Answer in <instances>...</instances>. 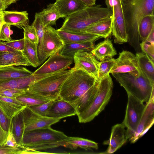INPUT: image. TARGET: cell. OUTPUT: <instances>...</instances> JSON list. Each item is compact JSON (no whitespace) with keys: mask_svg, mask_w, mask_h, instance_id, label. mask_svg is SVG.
<instances>
[{"mask_svg":"<svg viewBox=\"0 0 154 154\" xmlns=\"http://www.w3.org/2000/svg\"><path fill=\"white\" fill-rule=\"evenodd\" d=\"M128 41L136 51L140 48L138 27L140 20L154 15V0H122Z\"/></svg>","mask_w":154,"mask_h":154,"instance_id":"6da1fadb","label":"cell"},{"mask_svg":"<svg viewBox=\"0 0 154 154\" xmlns=\"http://www.w3.org/2000/svg\"><path fill=\"white\" fill-rule=\"evenodd\" d=\"M68 137L63 132L51 127L38 128L24 133L23 145L28 153H38L39 150L60 146L67 148L66 140Z\"/></svg>","mask_w":154,"mask_h":154,"instance_id":"7a4b0ae2","label":"cell"},{"mask_svg":"<svg viewBox=\"0 0 154 154\" xmlns=\"http://www.w3.org/2000/svg\"><path fill=\"white\" fill-rule=\"evenodd\" d=\"M112 74L127 94L143 103L154 99V83L144 75L140 69L134 72Z\"/></svg>","mask_w":154,"mask_h":154,"instance_id":"3957f363","label":"cell"},{"mask_svg":"<svg viewBox=\"0 0 154 154\" xmlns=\"http://www.w3.org/2000/svg\"><path fill=\"white\" fill-rule=\"evenodd\" d=\"M112 11L101 5L87 6L65 18L61 30L81 32L89 26L112 16Z\"/></svg>","mask_w":154,"mask_h":154,"instance_id":"277c9868","label":"cell"},{"mask_svg":"<svg viewBox=\"0 0 154 154\" xmlns=\"http://www.w3.org/2000/svg\"><path fill=\"white\" fill-rule=\"evenodd\" d=\"M72 69L71 74L62 85L59 94L60 98L70 103L80 98L97 80L82 70Z\"/></svg>","mask_w":154,"mask_h":154,"instance_id":"5b68a950","label":"cell"},{"mask_svg":"<svg viewBox=\"0 0 154 154\" xmlns=\"http://www.w3.org/2000/svg\"><path fill=\"white\" fill-rule=\"evenodd\" d=\"M98 91L90 106L77 115L79 122L86 123L93 120L105 108L112 94L113 83L110 75L99 80Z\"/></svg>","mask_w":154,"mask_h":154,"instance_id":"8992f818","label":"cell"},{"mask_svg":"<svg viewBox=\"0 0 154 154\" xmlns=\"http://www.w3.org/2000/svg\"><path fill=\"white\" fill-rule=\"evenodd\" d=\"M72 70V68L52 74L39 80L26 90L45 96H59L62 85Z\"/></svg>","mask_w":154,"mask_h":154,"instance_id":"52a82bcc","label":"cell"},{"mask_svg":"<svg viewBox=\"0 0 154 154\" xmlns=\"http://www.w3.org/2000/svg\"><path fill=\"white\" fill-rule=\"evenodd\" d=\"M64 42L51 25L45 28L43 43L38 54L39 65L51 55L59 52L63 47Z\"/></svg>","mask_w":154,"mask_h":154,"instance_id":"ba28073f","label":"cell"},{"mask_svg":"<svg viewBox=\"0 0 154 154\" xmlns=\"http://www.w3.org/2000/svg\"><path fill=\"white\" fill-rule=\"evenodd\" d=\"M112 33L114 42L122 44L128 42V35L123 12L122 0H112Z\"/></svg>","mask_w":154,"mask_h":154,"instance_id":"9c48e42d","label":"cell"},{"mask_svg":"<svg viewBox=\"0 0 154 154\" xmlns=\"http://www.w3.org/2000/svg\"><path fill=\"white\" fill-rule=\"evenodd\" d=\"M127 95V104L125 117L122 123L128 131L131 138L137 130L146 105L132 96Z\"/></svg>","mask_w":154,"mask_h":154,"instance_id":"30bf717a","label":"cell"},{"mask_svg":"<svg viewBox=\"0 0 154 154\" xmlns=\"http://www.w3.org/2000/svg\"><path fill=\"white\" fill-rule=\"evenodd\" d=\"M73 61L74 57L65 56L58 52L51 55L33 73L49 74L64 71L69 68Z\"/></svg>","mask_w":154,"mask_h":154,"instance_id":"8fae6325","label":"cell"},{"mask_svg":"<svg viewBox=\"0 0 154 154\" xmlns=\"http://www.w3.org/2000/svg\"><path fill=\"white\" fill-rule=\"evenodd\" d=\"M22 112L25 125V133L35 129L50 127L51 125L60 120L39 115L28 106H26Z\"/></svg>","mask_w":154,"mask_h":154,"instance_id":"7c38bea8","label":"cell"},{"mask_svg":"<svg viewBox=\"0 0 154 154\" xmlns=\"http://www.w3.org/2000/svg\"><path fill=\"white\" fill-rule=\"evenodd\" d=\"M75 69H81L87 72L98 80V74L100 62L91 52H79L74 56Z\"/></svg>","mask_w":154,"mask_h":154,"instance_id":"4fadbf2b","label":"cell"},{"mask_svg":"<svg viewBox=\"0 0 154 154\" xmlns=\"http://www.w3.org/2000/svg\"><path fill=\"white\" fill-rule=\"evenodd\" d=\"M139 70L135 55L129 51L123 50L119 53L110 73H128Z\"/></svg>","mask_w":154,"mask_h":154,"instance_id":"5bb4252c","label":"cell"},{"mask_svg":"<svg viewBox=\"0 0 154 154\" xmlns=\"http://www.w3.org/2000/svg\"><path fill=\"white\" fill-rule=\"evenodd\" d=\"M126 128L123 123L117 124L112 127L109 139L104 143V144L109 145L105 153L114 152L130 138V134Z\"/></svg>","mask_w":154,"mask_h":154,"instance_id":"9a60e30c","label":"cell"},{"mask_svg":"<svg viewBox=\"0 0 154 154\" xmlns=\"http://www.w3.org/2000/svg\"><path fill=\"white\" fill-rule=\"evenodd\" d=\"M154 99L146 103L145 107L136 131L129 139L132 143L135 142L152 126L154 121Z\"/></svg>","mask_w":154,"mask_h":154,"instance_id":"2e32d148","label":"cell"},{"mask_svg":"<svg viewBox=\"0 0 154 154\" xmlns=\"http://www.w3.org/2000/svg\"><path fill=\"white\" fill-rule=\"evenodd\" d=\"M53 74H36L33 73L32 75L25 77L0 80V91L8 89L26 90L39 80Z\"/></svg>","mask_w":154,"mask_h":154,"instance_id":"e0dca14e","label":"cell"},{"mask_svg":"<svg viewBox=\"0 0 154 154\" xmlns=\"http://www.w3.org/2000/svg\"><path fill=\"white\" fill-rule=\"evenodd\" d=\"M75 115L76 112L73 106L70 103L59 97L48 109L45 116L60 119Z\"/></svg>","mask_w":154,"mask_h":154,"instance_id":"ac0fdd59","label":"cell"},{"mask_svg":"<svg viewBox=\"0 0 154 154\" xmlns=\"http://www.w3.org/2000/svg\"><path fill=\"white\" fill-rule=\"evenodd\" d=\"M56 31L64 43L94 42L102 38L98 35L82 32L65 31L58 29Z\"/></svg>","mask_w":154,"mask_h":154,"instance_id":"d6986e66","label":"cell"},{"mask_svg":"<svg viewBox=\"0 0 154 154\" xmlns=\"http://www.w3.org/2000/svg\"><path fill=\"white\" fill-rule=\"evenodd\" d=\"M54 3L63 18H65L88 6L81 0H56Z\"/></svg>","mask_w":154,"mask_h":154,"instance_id":"ffe728a7","label":"cell"},{"mask_svg":"<svg viewBox=\"0 0 154 154\" xmlns=\"http://www.w3.org/2000/svg\"><path fill=\"white\" fill-rule=\"evenodd\" d=\"M3 23L15 26L22 29L29 25V20L27 11H2Z\"/></svg>","mask_w":154,"mask_h":154,"instance_id":"44dd1931","label":"cell"},{"mask_svg":"<svg viewBox=\"0 0 154 154\" xmlns=\"http://www.w3.org/2000/svg\"><path fill=\"white\" fill-rule=\"evenodd\" d=\"M112 16L89 26L81 32L98 35L106 38L112 33Z\"/></svg>","mask_w":154,"mask_h":154,"instance_id":"7402d4cb","label":"cell"},{"mask_svg":"<svg viewBox=\"0 0 154 154\" xmlns=\"http://www.w3.org/2000/svg\"><path fill=\"white\" fill-rule=\"evenodd\" d=\"M99 83V80H97L80 98L71 103L75 109L77 115L85 110L91 104L97 93Z\"/></svg>","mask_w":154,"mask_h":154,"instance_id":"603a6c76","label":"cell"},{"mask_svg":"<svg viewBox=\"0 0 154 154\" xmlns=\"http://www.w3.org/2000/svg\"><path fill=\"white\" fill-rule=\"evenodd\" d=\"M11 66L31 65L22 52H0V67Z\"/></svg>","mask_w":154,"mask_h":154,"instance_id":"cb8c5ba5","label":"cell"},{"mask_svg":"<svg viewBox=\"0 0 154 154\" xmlns=\"http://www.w3.org/2000/svg\"><path fill=\"white\" fill-rule=\"evenodd\" d=\"M59 97L42 95L30 92L25 90L23 93L17 96L16 98L26 106H29L56 100Z\"/></svg>","mask_w":154,"mask_h":154,"instance_id":"d4e9b609","label":"cell"},{"mask_svg":"<svg viewBox=\"0 0 154 154\" xmlns=\"http://www.w3.org/2000/svg\"><path fill=\"white\" fill-rule=\"evenodd\" d=\"M91 52L100 61L107 57H112L117 54L112 41L108 38L94 46Z\"/></svg>","mask_w":154,"mask_h":154,"instance_id":"484cf974","label":"cell"},{"mask_svg":"<svg viewBox=\"0 0 154 154\" xmlns=\"http://www.w3.org/2000/svg\"><path fill=\"white\" fill-rule=\"evenodd\" d=\"M0 106L11 119L26 106L16 98L0 96Z\"/></svg>","mask_w":154,"mask_h":154,"instance_id":"4316f807","label":"cell"},{"mask_svg":"<svg viewBox=\"0 0 154 154\" xmlns=\"http://www.w3.org/2000/svg\"><path fill=\"white\" fill-rule=\"evenodd\" d=\"M94 42H65L63 47L59 52L65 56L74 57L75 54L79 52H91L95 46Z\"/></svg>","mask_w":154,"mask_h":154,"instance_id":"83f0119b","label":"cell"},{"mask_svg":"<svg viewBox=\"0 0 154 154\" xmlns=\"http://www.w3.org/2000/svg\"><path fill=\"white\" fill-rule=\"evenodd\" d=\"M140 71L152 83H154V61L144 52H138L135 55Z\"/></svg>","mask_w":154,"mask_h":154,"instance_id":"f1b7e54d","label":"cell"},{"mask_svg":"<svg viewBox=\"0 0 154 154\" xmlns=\"http://www.w3.org/2000/svg\"><path fill=\"white\" fill-rule=\"evenodd\" d=\"M33 73L23 67L14 66L0 67V80L25 77Z\"/></svg>","mask_w":154,"mask_h":154,"instance_id":"f546056e","label":"cell"},{"mask_svg":"<svg viewBox=\"0 0 154 154\" xmlns=\"http://www.w3.org/2000/svg\"><path fill=\"white\" fill-rule=\"evenodd\" d=\"M22 111L13 116L12 122L13 132L16 142L19 145L24 147L23 138L25 133V125Z\"/></svg>","mask_w":154,"mask_h":154,"instance_id":"4dcf8cb0","label":"cell"},{"mask_svg":"<svg viewBox=\"0 0 154 154\" xmlns=\"http://www.w3.org/2000/svg\"><path fill=\"white\" fill-rule=\"evenodd\" d=\"M38 13L42 17L45 27L56 24L57 21L62 18L54 3H50L46 8Z\"/></svg>","mask_w":154,"mask_h":154,"instance_id":"1f68e13d","label":"cell"},{"mask_svg":"<svg viewBox=\"0 0 154 154\" xmlns=\"http://www.w3.org/2000/svg\"><path fill=\"white\" fill-rule=\"evenodd\" d=\"M22 53L31 66L34 67L39 66L36 43L25 39L24 48Z\"/></svg>","mask_w":154,"mask_h":154,"instance_id":"d6a6232c","label":"cell"},{"mask_svg":"<svg viewBox=\"0 0 154 154\" xmlns=\"http://www.w3.org/2000/svg\"><path fill=\"white\" fill-rule=\"evenodd\" d=\"M67 148L72 149L80 147L86 150L97 149V143L91 140L79 137H69L66 140Z\"/></svg>","mask_w":154,"mask_h":154,"instance_id":"836d02e7","label":"cell"},{"mask_svg":"<svg viewBox=\"0 0 154 154\" xmlns=\"http://www.w3.org/2000/svg\"><path fill=\"white\" fill-rule=\"evenodd\" d=\"M154 29V15H148L143 17L140 21L138 32L140 40H145Z\"/></svg>","mask_w":154,"mask_h":154,"instance_id":"e575fe53","label":"cell"},{"mask_svg":"<svg viewBox=\"0 0 154 154\" xmlns=\"http://www.w3.org/2000/svg\"><path fill=\"white\" fill-rule=\"evenodd\" d=\"M11 119L0 106V146L2 147H5Z\"/></svg>","mask_w":154,"mask_h":154,"instance_id":"d590c367","label":"cell"},{"mask_svg":"<svg viewBox=\"0 0 154 154\" xmlns=\"http://www.w3.org/2000/svg\"><path fill=\"white\" fill-rule=\"evenodd\" d=\"M31 25L35 28L37 36L38 42L37 45L38 54L43 43L45 28L42 17L38 13H35L34 20Z\"/></svg>","mask_w":154,"mask_h":154,"instance_id":"8d00e7d4","label":"cell"},{"mask_svg":"<svg viewBox=\"0 0 154 154\" xmlns=\"http://www.w3.org/2000/svg\"><path fill=\"white\" fill-rule=\"evenodd\" d=\"M115 61L116 59L113 57H107L100 62L98 70V80L101 79L110 73Z\"/></svg>","mask_w":154,"mask_h":154,"instance_id":"74e56055","label":"cell"},{"mask_svg":"<svg viewBox=\"0 0 154 154\" xmlns=\"http://www.w3.org/2000/svg\"><path fill=\"white\" fill-rule=\"evenodd\" d=\"M23 29L24 38L31 42L37 44V36L35 28L33 26H26L22 28Z\"/></svg>","mask_w":154,"mask_h":154,"instance_id":"f35d334b","label":"cell"},{"mask_svg":"<svg viewBox=\"0 0 154 154\" xmlns=\"http://www.w3.org/2000/svg\"><path fill=\"white\" fill-rule=\"evenodd\" d=\"M56 100L43 103L28 107L35 113L41 116H45L47 110Z\"/></svg>","mask_w":154,"mask_h":154,"instance_id":"ab89813d","label":"cell"},{"mask_svg":"<svg viewBox=\"0 0 154 154\" xmlns=\"http://www.w3.org/2000/svg\"><path fill=\"white\" fill-rule=\"evenodd\" d=\"M5 146H9L22 149L24 148V147L19 145L17 143L14 137L12 130V118L11 119Z\"/></svg>","mask_w":154,"mask_h":154,"instance_id":"60d3db41","label":"cell"},{"mask_svg":"<svg viewBox=\"0 0 154 154\" xmlns=\"http://www.w3.org/2000/svg\"><path fill=\"white\" fill-rule=\"evenodd\" d=\"M140 46L143 52L147 54L154 61V43L144 40L140 44Z\"/></svg>","mask_w":154,"mask_h":154,"instance_id":"b9f144b4","label":"cell"},{"mask_svg":"<svg viewBox=\"0 0 154 154\" xmlns=\"http://www.w3.org/2000/svg\"><path fill=\"white\" fill-rule=\"evenodd\" d=\"M12 34L11 26L3 23L0 30V40L8 41L11 40V35Z\"/></svg>","mask_w":154,"mask_h":154,"instance_id":"7bdbcfd3","label":"cell"},{"mask_svg":"<svg viewBox=\"0 0 154 154\" xmlns=\"http://www.w3.org/2000/svg\"><path fill=\"white\" fill-rule=\"evenodd\" d=\"M3 43L16 50L22 52L24 48L25 38H23L18 40H11Z\"/></svg>","mask_w":154,"mask_h":154,"instance_id":"ee69618b","label":"cell"},{"mask_svg":"<svg viewBox=\"0 0 154 154\" xmlns=\"http://www.w3.org/2000/svg\"><path fill=\"white\" fill-rule=\"evenodd\" d=\"M25 90L19 89H8L0 91V96L16 98Z\"/></svg>","mask_w":154,"mask_h":154,"instance_id":"f6af8a7d","label":"cell"},{"mask_svg":"<svg viewBox=\"0 0 154 154\" xmlns=\"http://www.w3.org/2000/svg\"><path fill=\"white\" fill-rule=\"evenodd\" d=\"M22 149L9 146L0 148V154H21Z\"/></svg>","mask_w":154,"mask_h":154,"instance_id":"bcb514c9","label":"cell"},{"mask_svg":"<svg viewBox=\"0 0 154 154\" xmlns=\"http://www.w3.org/2000/svg\"><path fill=\"white\" fill-rule=\"evenodd\" d=\"M0 52H19L20 51L6 45L0 40Z\"/></svg>","mask_w":154,"mask_h":154,"instance_id":"7dc6e473","label":"cell"},{"mask_svg":"<svg viewBox=\"0 0 154 154\" xmlns=\"http://www.w3.org/2000/svg\"><path fill=\"white\" fill-rule=\"evenodd\" d=\"M5 5L6 8L11 4L16 2L19 0H0Z\"/></svg>","mask_w":154,"mask_h":154,"instance_id":"c3c4849f","label":"cell"},{"mask_svg":"<svg viewBox=\"0 0 154 154\" xmlns=\"http://www.w3.org/2000/svg\"><path fill=\"white\" fill-rule=\"evenodd\" d=\"M145 40L154 43V29L152 30L147 38Z\"/></svg>","mask_w":154,"mask_h":154,"instance_id":"681fc988","label":"cell"},{"mask_svg":"<svg viewBox=\"0 0 154 154\" xmlns=\"http://www.w3.org/2000/svg\"><path fill=\"white\" fill-rule=\"evenodd\" d=\"M87 6H89L96 4V0H81Z\"/></svg>","mask_w":154,"mask_h":154,"instance_id":"f907efd6","label":"cell"},{"mask_svg":"<svg viewBox=\"0 0 154 154\" xmlns=\"http://www.w3.org/2000/svg\"><path fill=\"white\" fill-rule=\"evenodd\" d=\"M6 9L4 4L0 0V12H2Z\"/></svg>","mask_w":154,"mask_h":154,"instance_id":"816d5d0a","label":"cell"},{"mask_svg":"<svg viewBox=\"0 0 154 154\" xmlns=\"http://www.w3.org/2000/svg\"><path fill=\"white\" fill-rule=\"evenodd\" d=\"M3 24L2 12H0V30Z\"/></svg>","mask_w":154,"mask_h":154,"instance_id":"f5cc1de1","label":"cell"},{"mask_svg":"<svg viewBox=\"0 0 154 154\" xmlns=\"http://www.w3.org/2000/svg\"><path fill=\"white\" fill-rule=\"evenodd\" d=\"M2 147H2V146H0V148H2Z\"/></svg>","mask_w":154,"mask_h":154,"instance_id":"db71d44e","label":"cell"},{"mask_svg":"<svg viewBox=\"0 0 154 154\" xmlns=\"http://www.w3.org/2000/svg\"></svg>","mask_w":154,"mask_h":154,"instance_id":"11a10c76","label":"cell"}]
</instances>
